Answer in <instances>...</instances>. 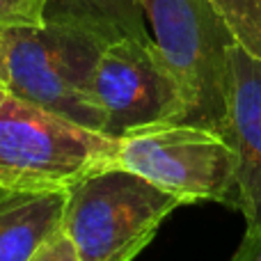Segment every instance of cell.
<instances>
[{
  "label": "cell",
  "instance_id": "obj_1",
  "mask_svg": "<svg viewBox=\"0 0 261 261\" xmlns=\"http://www.w3.org/2000/svg\"><path fill=\"white\" fill-rule=\"evenodd\" d=\"M179 206V197L140 174L108 167L69 188L60 227L81 261H133Z\"/></svg>",
  "mask_w": 261,
  "mask_h": 261
},
{
  "label": "cell",
  "instance_id": "obj_2",
  "mask_svg": "<svg viewBox=\"0 0 261 261\" xmlns=\"http://www.w3.org/2000/svg\"><path fill=\"white\" fill-rule=\"evenodd\" d=\"M117 138L9 94L0 106V188L69 190L113 167Z\"/></svg>",
  "mask_w": 261,
  "mask_h": 261
},
{
  "label": "cell",
  "instance_id": "obj_3",
  "mask_svg": "<svg viewBox=\"0 0 261 261\" xmlns=\"http://www.w3.org/2000/svg\"><path fill=\"white\" fill-rule=\"evenodd\" d=\"M0 32L7 48V87L14 96L73 124L103 130V115L90 96V78L103 46L110 44L106 37L58 21Z\"/></svg>",
  "mask_w": 261,
  "mask_h": 261
},
{
  "label": "cell",
  "instance_id": "obj_4",
  "mask_svg": "<svg viewBox=\"0 0 261 261\" xmlns=\"http://www.w3.org/2000/svg\"><path fill=\"white\" fill-rule=\"evenodd\" d=\"M188 101L186 122L229 135V28L208 0H138ZM229 140V138H227Z\"/></svg>",
  "mask_w": 261,
  "mask_h": 261
},
{
  "label": "cell",
  "instance_id": "obj_5",
  "mask_svg": "<svg viewBox=\"0 0 261 261\" xmlns=\"http://www.w3.org/2000/svg\"><path fill=\"white\" fill-rule=\"evenodd\" d=\"M113 167L172 193L184 204L236 206V151L225 135L193 122H158L117 135Z\"/></svg>",
  "mask_w": 261,
  "mask_h": 261
},
{
  "label": "cell",
  "instance_id": "obj_6",
  "mask_svg": "<svg viewBox=\"0 0 261 261\" xmlns=\"http://www.w3.org/2000/svg\"><path fill=\"white\" fill-rule=\"evenodd\" d=\"M103 133L122 135L158 122H186L188 101L151 35L119 37L103 46L90 78Z\"/></svg>",
  "mask_w": 261,
  "mask_h": 261
},
{
  "label": "cell",
  "instance_id": "obj_7",
  "mask_svg": "<svg viewBox=\"0 0 261 261\" xmlns=\"http://www.w3.org/2000/svg\"><path fill=\"white\" fill-rule=\"evenodd\" d=\"M229 142L236 151V206L245 231L261 234V58L239 44L229 50Z\"/></svg>",
  "mask_w": 261,
  "mask_h": 261
},
{
  "label": "cell",
  "instance_id": "obj_8",
  "mask_svg": "<svg viewBox=\"0 0 261 261\" xmlns=\"http://www.w3.org/2000/svg\"><path fill=\"white\" fill-rule=\"evenodd\" d=\"M67 193L0 188V261H30L62 225Z\"/></svg>",
  "mask_w": 261,
  "mask_h": 261
},
{
  "label": "cell",
  "instance_id": "obj_9",
  "mask_svg": "<svg viewBox=\"0 0 261 261\" xmlns=\"http://www.w3.org/2000/svg\"><path fill=\"white\" fill-rule=\"evenodd\" d=\"M46 21L87 28L108 41L149 35L138 0H50Z\"/></svg>",
  "mask_w": 261,
  "mask_h": 261
},
{
  "label": "cell",
  "instance_id": "obj_10",
  "mask_svg": "<svg viewBox=\"0 0 261 261\" xmlns=\"http://www.w3.org/2000/svg\"><path fill=\"white\" fill-rule=\"evenodd\" d=\"M225 25L229 28L234 41L261 58V0H208Z\"/></svg>",
  "mask_w": 261,
  "mask_h": 261
},
{
  "label": "cell",
  "instance_id": "obj_11",
  "mask_svg": "<svg viewBox=\"0 0 261 261\" xmlns=\"http://www.w3.org/2000/svg\"><path fill=\"white\" fill-rule=\"evenodd\" d=\"M48 3L50 0H0V30L44 25Z\"/></svg>",
  "mask_w": 261,
  "mask_h": 261
},
{
  "label": "cell",
  "instance_id": "obj_12",
  "mask_svg": "<svg viewBox=\"0 0 261 261\" xmlns=\"http://www.w3.org/2000/svg\"><path fill=\"white\" fill-rule=\"evenodd\" d=\"M30 261H81V257H78L71 239H69L62 231V227H60L55 234H50L48 239L39 245V250L32 254Z\"/></svg>",
  "mask_w": 261,
  "mask_h": 261
},
{
  "label": "cell",
  "instance_id": "obj_13",
  "mask_svg": "<svg viewBox=\"0 0 261 261\" xmlns=\"http://www.w3.org/2000/svg\"><path fill=\"white\" fill-rule=\"evenodd\" d=\"M227 261H261V234L245 231L241 245Z\"/></svg>",
  "mask_w": 261,
  "mask_h": 261
},
{
  "label": "cell",
  "instance_id": "obj_14",
  "mask_svg": "<svg viewBox=\"0 0 261 261\" xmlns=\"http://www.w3.org/2000/svg\"><path fill=\"white\" fill-rule=\"evenodd\" d=\"M9 81V69H7V48H5V39L3 32H0V83L7 85Z\"/></svg>",
  "mask_w": 261,
  "mask_h": 261
},
{
  "label": "cell",
  "instance_id": "obj_15",
  "mask_svg": "<svg viewBox=\"0 0 261 261\" xmlns=\"http://www.w3.org/2000/svg\"><path fill=\"white\" fill-rule=\"evenodd\" d=\"M9 94H12V92H9V87L5 85V83H0V106L5 103V99H7Z\"/></svg>",
  "mask_w": 261,
  "mask_h": 261
}]
</instances>
